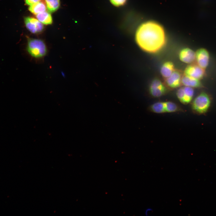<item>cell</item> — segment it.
<instances>
[{"mask_svg": "<svg viewBox=\"0 0 216 216\" xmlns=\"http://www.w3.org/2000/svg\"><path fill=\"white\" fill-rule=\"evenodd\" d=\"M136 41L142 50L150 53L156 52L162 48L166 41L165 31L162 26L154 21L142 24L137 30Z\"/></svg>", "mask_w": 216, "mask_h": 216, "instance_id": "6da1fadb", "label": "cell"}, {"mask_svg": "<svg viewBox=\"0 0 216 216\" xmlns=\"http://www.w3.org/2000/svg\"><path fill=\"white\" fill-rule=\"evenodd\" d=\"M25 50L31 59L36 62L43 60L48 51V46L43 40L28 37L27 38Z\"/></svg>", "mask_w": 216, "mask_h": 216, "instance_id": "7a4b0ae2", "label": "cell"}, {"mask_svg": "<svg viewBox=\"0 0 216 216\" xmlns=\"http://www.w3.org/2000/svg\"><path fill=\"white\" fill-rule=\"evenodd\" d=\"M210 104L211 100L208 95L205 93L202 92L193 100L192 108L197 113H203L208 110Z\"/></svg>", "mask_w": 216, "mask_h": 216, "instance_id": "3957f363", "label": "cell"}, {"mask_svg": "<svg viewBox=\"0 0 216 216\" xmlns=\"http://www.w3.org/2000/svg\"><path fill=\"white\" fill-rule=\"evenodd\" d=\"M150 109L152 112L158 114L174 112L179 110L177 105L171 101L155 103L151 105Z\"/></svg>", "mask_w": 216, "mask_h": 216, "instance_id": "277c9868", "label": "cell"}, {"mask_svg": "<svg viewBox=\"0 0 216 216\" xmlns=\"http://www.w3.org/2000/svg\"><path fill=\"white\" fill-rule=\"evenodd\" d=\"M24 22L27 29L31 33L37 34L41 32L44 29L42 23L38 19L27 17L24 18Z\"/></svg>", "mask_w": 216, "mask_h": 216, "instance_id": "5b68a950", "label": "cell"}, {"mask_svg": "<svg viewBox=\"0 0 216 216\" xmlns=\"http://www.w3.org/2000/svg\"><path fill=\"white\" fill-rule=\"evenodd\" d=\"M149 91L150 94L153 97H159L166 93V89L160 80L155 79L152 82L149 88Z\"/></svg>", "mask_w": 216, "mask_h": 216, "instance_id": "8992f818", "label": "cell"}, {"mask_svg": "<svg viewBox=\"0 0 216 216\" xmlns=\"http://www.w3.org/2000/svg\"><path fill=\"white\" fill-rule=\"evenodd\" d=\"M204 72V69L197 64H191L185 68L184 75L200 80L203 77Z\"/></svg>", "mask_w": 216, "mask_h": 216, "instance_id": "52a82bcc", "label": "cell"}, {"mask_svg": "<svg viewBox=\"0 0 216 216\" xmlns=\"http://www.w3.org/2000/svg\"><path fill=\"white\" fill-rule=\"evenodd\" d=\"M182 74L180 70H175L171 74L165 79L166 85L171 88H175L181 85Z\"/></svg>", "mask_w": 216, "mask_h": 216, "instance_id": "ba28073f", "label": "cell"}, {"mask_svg": "<svg viewBox=\"0 0 216 216\" xmlns=\"http://www.w3.org/2000/svg\"><path fill=\"white\" fill-rule=\"evenodd\" d=\"M196 60L197 64L204 69L208 66L209 59V55L208 51L204 48H200L195 52Z\"/></svg>", "mask_w": 216, "mask_h": 216, "instance_id": "9c48e42d", "label": "cell"}, {"mask_svg": "<svg viewBox=\"0 0 216 216\" xmlns=\"http://www.w3.org/2000/svg\"><path fill=\"white\" fill-rule=\"evenodd\" d=\"M179 56L181 61L187 64L191 63L196 60L195 52L188 48L182 50L179 53Z\"/></svg>", "mask_w": 216, "mask_h": 216, "instance_id": "30bf717a", "label": "cell"}, {"mask_svg": "<svg viewBox=\"0 0 216 216\" xmlns=\"http://www.w3.org/2000/svg\"><path fill=\"white\" fill-rule=\"evenodd\" d=\"M181 84L184 86L192 88L199 87L201 85L199 80L186 76L184 75L182 76Z\"/></svg>", "mask_w": 216, "mask_h": 216, "instance_id": "8fae6325", "label": "cell"}, {"mask_svg": "<svg viewBox=\"0 0 216 216\" xmlns=\"http://www.w3.org/2000/svg\"><path fill=\"white\" fill-rule=\"evenodd\" d=\"M173 63L171 62H167L163 64L160 69V73L165 79L169 77L175 70Z\"/></svg>", "mask_w": 216, "mask_h": 216, "instance_id": "7c38bea8", "label": "cell"}, {"mask_svg": "<svg viewBox=\"0 0 216 216\" xmlns=\"http://www.w3.org/2000/svg\"><path fill=\"white\" fill-rule=\"evenodd\" d=\"M46 8V5L44 2L41 1L30 5L29 10L33 14H37L45 11Z\"/></svg>", "mask_w": 216, "mask_h": 216, "instance_id": "4fadbf2b", "label": "cell"}, {"mask_svg": "<svg viewBox=\"0 0 216 216\" xmlns=\"http://www.w3.org/2000/svg\"><path fill=\"white\" fill-rule=\"evenodd\" d=\"M36 17L40 22L44 24L49 25L52 23V16L48 12L45 11L36 14Z\"/></svg>", "mask_w": 216, "mask_h": 216, "instance_id": "5bb4252c", "label": "cell"}, {"mask_svg": "<svg viewBox=\"0 0 216 216\" xmlns=\"http://www.w3.org/2000/svg\"><path fill=\"white\" fill-rule=\"evenodd\" d=\"M183 87L184 91V97L182 103L185 104L191 101L194 94V90L192 88L185 86Z\"/></svg>", "mask_w": 216, "mask_h": 216, "instance_id": "9a60e30c", "label": "cell"}, {"mask_svg": "<svg viewBox=\"0 0 216 216\" xmlns=\"http://www.w3.org/2000/svg\"><path fill=\"white\" fill-rule=\"evenodd\" d=\"M46 8L50 12L57 10L60 5V0H45Z\"/></svg>", "mask_w": 216, "mask_h": 216, "instance_id": "2e32d148", "label": "cell"}, {"mask_svg": "<svg viewBox=\"0 0 216 216\" xmlns=\"http://www.w3.org/2000/svg\"><path fill=\"white\" fill-rule=\"evenodd\" d=\"M111 3L116 6H119L124 4L127 0H110Z\"/></svg>", "mask_w": 216, "mask_h": 216, "instance_id": "e0dca14e", "label": "cell"}, {"mask_svg": "<svg viewBox=\"0 0 216 216\" xmlns=\"http://www.w3.org/2000/svg\"><path fill=\"white\" fill-rule=\"evenodd\" d=\"M41 1V0H25V2L27 5H31Z\"/></svg>", "mask_w": 216, "mask_h": 216, "instance_id": "ac0fdd59", "label": "cell"}, {"mask_svg": "<svg viewBox=\"0 0 216 216\" xmlns=\"http://www.w3.org/2000/svg\"><path fill=\"white\" fill-rule=\"evenodd\" d=\"M152 211V209L150 208H147L145 212V214L147 216L148 213Z\"/></svg>", "mask_w": 216, "mask_h": 216, "instance_id": "d6986e66", "label": "cell"}]
</instances>
